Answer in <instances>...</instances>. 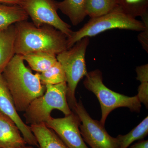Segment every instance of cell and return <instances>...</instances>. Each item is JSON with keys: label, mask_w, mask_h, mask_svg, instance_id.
Wrapping results in <instances>:
<instances>
[{"label": "cell", "mask_w": 148, "mask_h": 148, "mask_svg": "<svg viewBox=\"0 0 148 148\" xmlns=\"http://www.w3.org/2000/svg\"><path fill=\"white\" fill-rule=\"evenodd\" d=\"M16 34L15 54L24 55L42 52L57 55L68 49V37L49 25L37 27L33 22L22 21L14 24Z\"/></svg>", "instance_id": "1"}, {"label": "cell", "mask_w": 148, "mask_h": 148, "mask_svg": "<svg viewBox=\"0 0 148 148\" xmlns=\"http://www.w3.org/2000/svg\"><path fill=\"white\" fill-rule=\"evenodd\" d=\"M24 61L22 55L15 54L2 73L18 112H25L32 101L46 91L37 73H33Z\"/></svg>", "instance_id": "2"}, {"label": "cell", "mask_w": 148, "mask_h": 148, "mask_svg": "<svg viewBox=\"0 0 148 148\" xmlns=\"http://www.w3.org/2000/svg\"><path fill=\"white\" fill-rule=\"evenodd\" d=\"M83 84L98 98L102 112L100 122L103 125H105L109 114L118 108H127L135 112L141 110V103L137 95L130 97L111 90L103 83V75L99 69L88 72Z\"/></svg>", "instance_id": "3"}, {"label": "cell", "mask_w": 148, "mask_h": 148, "mask_svg": "<svg viewBox=\"0 0 148 148\" xmlns=\"http://www.w3.org/2000/svg\"><path fill=\"white\" fill-rule=\"evenodd\" d=\"M44 94L35 99L24 112L26 124H36L45 123L51 116L54 110L61 111L65 116L72 111L67 102L66 82L45 85Z\"/></svg>", "instance_id": "4"}, {"label": "cell", "mask_w": 148, "mask_h": 148, "mask_svg": "<svg viewBox=\"0 0 148 148\" xmlns=\"http://www.w3.org/2000/svg\"><path fill=\"white\" fill-rule=\"evenodd\" d=\"M146 25L142 21L137 20L124 13L118 7L103 16L90 18L82 28L76 32H73L68 38V49L78 41L85 37L95 36L102 32L114 29H125L142 32Z\"/></svg>", "instance_id": "5"}, {"label": "cell", "mask_w": 148, "mask_h": 148, "mask_svg": "<svg viewBox=\"0 0 148 148\" xmlns=\"http://www.w3.org/2000/svg\"><path fill=\"white\" fill-rule=\"evenodd\" d=\"M89 42V38L85 37L71 47L56 55L57 61L62 65L66 74L67 102L72 111L77 102L75 96L77 85L88 73L85 54Z\"/></svg>", "instance_id": "6"}, {"label": "cell", "mask_w": 148, "mask_h": 148, "mask_svg": "<svg viewBox=\"0 0 148 148\" xmlns=\"http://www.w3.org/2000/svg\"><path fill=\"white\" fill-rule=\"evenodd\" d=\"M73 112L80 120V132L85 143L91 148H119L116 138L110 136L100 121L92 119L79 99Z\"/></svg>", "instance_id": "7"}, {"label": "cell", "mask_w": 148, "mask_h": 148, "mask_svg": "<svg viewBox=\"0 0 148 148\" xmlns=\"http://www.w3.org/2000/svg\"><path fill=\"white\" fill-rule=\"evenodd\" d=\"M56 2L55 0H24L21 6L35 26H52L69 38L73 31L71 26L59 17Z\"/></svg>", "instance_id": "8"}, {"label": "cell", "mask_w": 148, "mask_h": 148, "mask_svg": "<svg viewBox=\"0 0 148 148\" xmlns=\"http://www.w3.org/2000/svg\"><path fill=\"white\" fill-rule=\"evenodd\" d=\"M45 123L56 133L68 148H89L80 132V120L73 111L63 118H54L51 116Z\"/></svg>", "instance_id": "9"}, {"label": "cell", "mask_w": 148, "mask_h": 148, "mask_svg": "<svg viewBox=\"0 0 148 148\" xmlns=\"http://www.w3.org/2000/svg\"><path fill=\"white\" fill-rule=\"evenodd\" d=\"M0 111L15 122L27 145L38 147L36 139L30 126L26 124L19 116L2 73H0Z\"/></svg>", "instance_id": "10"}, {"label": "cell", "mask_w": 148, "mask_h": 148, "mask_svg": "<svg viewBox=\"0 0 148 148\" xmlns=\"http://www.w3.org/2000/svg\"><path fill=\"white\" fill-rule=\"evenodd\" d=\"M27 145L15 122L0 111V148H20Z\"/></svg>", "instance_id": "11"}, {"label": "cell", "mask_w": 148, "mask_h": 148, "mask_svg": "<svg viewBox=\"0 0 148 148\" xmlns=\"http://www.w3.org/2000/svg\"><path fill=\"white\" fill-rule=\"evenodd\" d=\"M16 34L15 25L0 30V73L15 55V42Z\"/></svg>", "instance_id": "12"}, {"label": "cell", "mask_w": 148, "mask_h": 148, "mask_svg": "<svg viewBox=\"0 0 148 148\" xmlns=\"http://www.w3.org/2000/svg\"><path fill=\"white\" fill-rule=\"evenodd\" d=\"M30 127L36 139L39 148H69L44 123L31 125Z\"/></svg>", "instance_id": "13"}, {"label": "cell", "mask_w": 148, "mask_h": 148, "mask_svg": "<svg viewBox=\"0 0 148 148\" xmlns=\"http://www.w3.org/2000/svg\"><path fill=\"white\" fill-rule=\"evenodd\" d=\"M29 17L21 5L0 4V30L18 22L27 21Z\"/></svg>", "instance_id": "14"}, {"label": "cell", "mask_w": 148, "mask_h": 148, "mask_svg": "<svg viewBox=\"0 0 148 148\" xmlns=\"http://www.w3.org/2000/svg\"><path fill=\"white\" fill-rule=\"evenodd\" d=\"M85 0H64L56 2L58 10L70 19L76 26L81 23L86 16L84 10Z\"/></svg>", "instance_id": "15"}, {"label": "cell", "mask_w": 148, "mask_h": 148, "mask_svg": "<svg viewBox=\"0 0 148 148\" xmlns=\"http://www.w3.org/2000/svg\"><path fill=\"white\" fill-rule=\"evenodd\" d=\"M22 56L32 70L38 73L45 71L57 61L56 55L46 52H34Z\"/></svg>", "instance_id": "16"}, {"label": "cell", "mask_w": 148, "mask_h": 148, "mask_svg": "<svg viewBox=\"0 0 148 148\" xmlns=\"http://www.w3.org/2000/svg\"><path fill=\"white\" fill-rule=\"evenodd\" d=\"M117 7V0H85V12L90 18L108 14Z\"/></svg>", "instance_id": "17"}, {"label": "cell", "mask_w": 148, "mask_h": 148, "mask_svg": "<svg viewBox=\"0 0 148 148\" xmlns=\"http://www.w3.org/2000/svg\"><path fill=\"white\" fill-rule=\"evenodd\" d=\"M148 134V116L126 135H119L116 138L119 148H127L137 140H143Z\"/></svg>", "instance_id": "18"}, {"label": "cell", "mask_w": 148, "mask_h": 148, "mask_svg": "<svg viewBox=\"0 0 148 148\" xmlns=\"http://www.w3.org/2000/svg\"><path fill=\"white\" fill-rule=\"evenodd\" d=\"M36 73L42 84L43 85L66 82V74L64 69L58 61L45 71Z\"/></svg>", "instance_id": "19"}, {"label": "cell", "mask_w": 148, "mask_h": 148, "mask_svg": "<svg viewBox=\"0 0 148 148\" xmlns=\"http://www.w3.org/2000/svg\"><path fill=\"white\" fill-rule=\"evenodd\" d=\"M118 7L134 18L148 12V0H117Z\"/></svg>", "instance_id": "20"}, {"label": "cell", "mask_w": 148, "mask_h": 148, "mask_svg": "<svg viewBox=\"0 0 148 148\" xmlns=\"http://www.w3.org/2000/svg\"><path fill=\"white\" fill-rule=\"evenodd\" d=\"M143 22L146 25L145 29L138 35V39L142 46L147 52H148V12L141 16Z\"/></svg>", "instance_id": "21"}, {"label": "cell", "mask_w": 148, "mask_h": 148, "mask_svg": "<svg viewBox=\"0 0 148 148\" xmlns=\"http://www.w3.org/2000/svg\"><path fill=\"white\" fill-rule=\"evenodd\" d=\"M137 77L136 79L140 82H148V64L138 66L136 69Z\"/></svg>", "instance_id": "22"}, {"label": "cell", "mask_w": 148, "mask_h": 148, "mask_svg": "<svg viewBox=\"0 0 148 148\" xmlns=\"http://www.w3.org/2000/svg\"><path fill=\"white\" fill-rule=\"evenodd\" d=\"M130 148H148V140H139L130 147Z\"/></svg>", "instance_id": "23"}, {"label": "cell", "mask_w": 148, "mask_h": 148, "mask_svg": "<svg viewBox=\"0 0 148 148\" xmlns=\"http://www.w3.org/2000/svg\"><path fill=\"white\" fill-rule=\"evenodd\" d=\"M24 0H0V4L21 5Z\"/></svg>", "instance_id": "24"}, {"label": "cell", "mask_w": 148, "mask_h": 148, "mask_svg": "<svg viewBox=\"0 0 148 148\" xmlns=\"http://www.w3.org/2000/svg\"><path fill=\"white\" fill-rule=\"evenodd\" d=\"M20 148H34V147L32 146L28 145L25 146V147H23Z\"/></svg>", "instance_id": "25"}]
</instances>
